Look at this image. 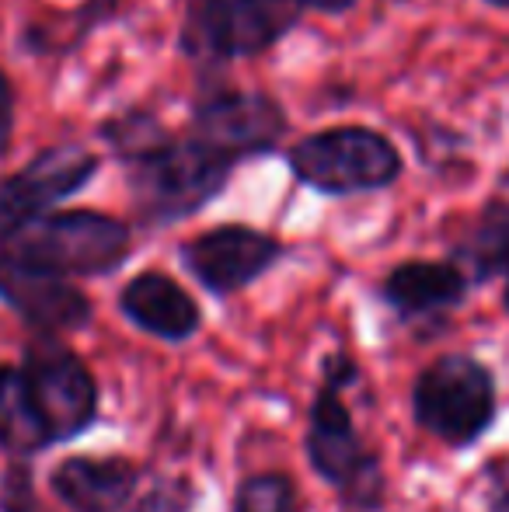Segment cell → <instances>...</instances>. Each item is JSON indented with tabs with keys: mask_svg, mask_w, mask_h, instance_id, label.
Returning a JSON list of instances; mask_svg holds the SVG:
<instances>
[{
	"mask_svg": "<svg viewBox=\"0 0 509 512\" xmlns=\"http://www.w3.org/2000/svg\"><path fill=\"white\" fill-rule=\"evenodd\" d=\"M28 411L46 446L81 436L98 411V387L88 366L60 342H35L18 366Z\"/></svg>",
	"mask_w": 509,
	"mask_h": 512,
	"instance_id": "6",
	"label": "cell"
},
{
	"mask_svg": "<svg viewBox=\"0 0 509 512\" xmlns=\"http://www.w3.org/2000/svg\"><path fill=\"white\" fill-rule=\"evenodd\" d=\"M304 14L300 0H196L182 46L203 60H241L272 49Z\"/></svg>",
	"mask_w": 509,
	"mask_h": 512,
	"instance_id": "7",
	"label": "cell"
},
{
	"mask_svg": "<svg viewBox=\"0 0 509 512\" xmlns=\"http://www.w3.org/2000/svg\"><path fill=\"white\" fill-rule=\"evenodd\" d=\"M192 126L199 140L245 161L252 154L276 150L279 136L286 133V112L258 91H220L199 102Z\"/></svg>",
	"mask_w": 509,
	"mask_h": 512,
	"instance_id": "10",
	"label": "cell"
},
{
	"mask_svg": "<svg viewBox=\"0 0 509 512\" xmlns=\"http://www.w3.org/2000/svg\"><path fill=\"white\" fill-rule=\"evenodd\" d=\"M119 307L136 328L150 331L164 342H185L203 324L196 300L175 279L161 276V272H143V276L129 279L123 297H119Z\"/></svg>",
	"mask_w": 509,
	"mask_h": 512,
	"instance_id": "13",
	"label": "cell"
},
{
	"mask_svg": "<svg viewBox=\"0 0 509 512\" xmlns=\"http://www.w3.org/2000/svg\"><path fill=\"white\" fill-rule=\"evenodd\" d=\"M98 157L74 143L46 147L35 154L18 175L0 182V241L11 237L28 220L42 216L53 203L74 196L95 178Z\"/></svg>",
	"mask_w": 509,
	"mask_h": 512,
	"instance_id": "8",
	"label": "cell"
},
{
	"mask_svg": "<svg viewBox=\"0 0 509 512\" xmlns=\"http://www.w3.org/2000/svg\"><path fill=\"white\" fill-rule=\"evenodd\" d=\"M492 7H509V0H489Z\"/></svg>",
	"mask_w": 509,
	"mask_h": 512,
	"instance_id": "21",
	"label": "cell"
},
{
	"mask_svg": "<svg viewBox=\"0 0 509 512\" xmlns=\"http://www.w3.org/2000/svg\"><path fill=\"white\" fill-rule=\"evenodd\" d=\"M471 279L454 262H405L384 279V300L405 321L457 307Z\"/></svg>",
	"mask_w": 509,
	"mask_h": 512,
	"instance_id": "14",
	"label": "cell"
},
{
	"mask_svg": "<svg viewBox=\"0 0 509 512\" xmlns=\"http://www.w3.org/2000/svg\"><path fill=\"white\" fill-rule=\"evenodd\" d=\"M0 488H4V495H0V506H4V512H28V509H35L32 474H28L25 467H11Z\"/></svg>",
	"mask_w": 509,
	"mask_h": 512,
	"instance_id": "18",
	"label": "cell"
},
{
	"mask_svg": "<svg viewBox=\"0 0 509 512\" xmlns=\"http://www.w3.org/2000/svg\"><path fill=\"white\" fill-rule=\"evenodd\" d=\"M286 161L300 182L325 196L377 192L401 175L398 147L367 126H335L307 136L293 143Z\"/></svg>",
	"mask_w": 509,
	"mask_h": 512,
	"instance_id": "4",
	"label": "cell"
},
{
	"mask_svg": "<svg viewBox=\"0 0 509 512\" xmlns=\"http://www.w3.org/2000/svg\"><path fill=\"white\" fill-rule=\"evenodd\" d=\"M0 300L42 331H77L91 321V300L67 276L0 251Z\"/></svg>",
	"mask_w": 509,
	"mask_h": 512,
	"instance_id": "11",
	"label": "cell"
},
{
	"mask_svg": "<svg viewBox=\"0 0 509 512\" xmlns=\"http://www.w3.org/2000/svg\"><path fill=\"white\" fill-rule=\"evenodd\" d=\"M457 262L468 265L475 283H489L496 276H509V203L492 199L482 209L471 234L457 248Z\"/></svg>",
	"mask_w": 509,
	"mask_h": 512,
	"instance_id": "15",
	"label": "cell"
},
{
	"mask_svg": "<svg viewBox=\"0 0 509 512\" xmlns=\"http://www.w3.org/2000/svg\"><path fill=\"white\" fill-rule=\"evenodd\" d=\"M11 129H14V91H11L7 74L0 70V154H4L7 143H11Z\"/></svg>",
	"mask_w": 509,
	"mask_h": 512,
	"instance_id": "19",
	"label": "cell"
},
{
	"mask_svg": "<svg viewBox=\"0 0 509 512\" xmlns=\"http://www.w3.org/2000/svg\"><path fill=\"white\" fill-rule=\"evenodd\" d=\"M234 512H297V492L286 474H255L234 495Z\"/></svg>",
	"mask_w": 509,
	"mask_h": 512,
	"instance_id": "17",
	"label": "cell"
},
{
	"mask_svg": "<svg viewBox=\"0 0 509 512\" xmlns=\"http://www.w3.org/2000/svg\"><path fill=\"white\" fill-rule=\"evenodd\" d=\"M356 380L353 359L335 356L328 363V377L311 401V425H307V457L311 467L342 495L353 509H381L384 471L374 453L363 446L353 425L342 387Z\"/></svg>",
	"mask_w": 509,
	"mask_h": 512,
	"instance_id": "2",
	"label": "cell"
},
{
	"mask_svg": "<svg viewBox=\"0 0 509 512\" xmlns=\"http://www.w3.org/2000/svg\"><path fill=\"white\" fill-rule=\"evenodd\" d=\"M503 304H506V310H509V276H506V297H503Z\"/></svg>",
	"mask_w": 509,
	"mask_h": 512,
	"instance_id": "22",
	"label": "cell"
},
{
	"mask_svg": "<svg viewBox=\"0 0 509 512\" xmlns=\"http://www.w3.org/2000/svg\"><path fill=\"white\" fill-rule=\"evenodd\" d=\"M49 481L70 512H119L133 499L140 471L119 457H70Z\"/></svg>",
	"mask_w": 509,
	"mask_h": 512,
	"instance_id": "12",
	"label": "cell"
},
{
	"mask_svg": "<svg viewBox=\"0 0 509 512\" xmlns=\"http://www.w3.org/2000/svg\"><path fill=\"white\" fill-rule=\"evenodd\" d=\"M0 446L18 457L46 450L39 425L28 411L25 391H21L18 366H0Z\"/></svg>",
	"mask_w": 509,
	"mask_h": 512,
	"instance_id": "16",
	"label": "cell"
},
{
	"mask_svg": "<svg viewBox=\"0 0 509 512\" xmlns=\"http://www.w3.org/2000/svg\"><path fill=\"white\" fill-rule=\"evenodd\" d=\"M283 258L279 241L255 227H241V223H227V227H213L206 234L192 237L182 244V262L199 283L217 297L245 290L258 276L272 269Z\"/></svg>",
	"mask_w": 509,
	"mask_h": 512,
	"instance_id": "9",
	"label": "cell"
},
{
	"mask_svg": "<svg viewBox=\"0 0 509 512\" xmlns=\"http://www.w3.org/2000/svg\"><path fill=\"white\" fill-rule=\"evenodd\" d=\"M4 251L60 276H105L129 255V227L95 209L42 213L4 237Z\"/></svg>",
	"mask_w": 509,
	"mask_h": 512,
	"instance_id": "3",
	"label": "cell"
},
{
	"mask_svg": "<svg viewBox=\"0 0 509 512\" xmlns=\"http://www.w3.org/2000/svg\"><path fill=\"white\" fill-rule=\"evenodd\" d=\"M304 7H314V11H328V14H335V11H349V7L356 4V0H300Z\"/></svg>",
	"mask_w": 509,
	"mask_h": 512,
	"instance_id": "20",
	"label": "cell"
},
{
	"mask_svg": "<svg viewBox=\"0 0 509 512\" xmlns=\"http://www.w3.org/2000/svg\"><path fill=\"white\" fill-rule=\"evenodd\" d=\"M133 129L136 136H126L116 126L109 133L119 136L136 206L150 223H171L203 209L224 189L238 164V157L224 154L199 136L164 140L150 119H133Z\"/></svg>",
	"mask_w": 509,
	"mask_h": 512,
	"instance_id": "1",
	"label": "cell"
},
{
	"mask_svg": "<svg viewBox=\"0 0 509 512\" xmlns=\"http://www.w3.org/2000/svg\"><path fill=\"white\" fill-rule=\"evenodd\" d=\"M503 182H506V185H509V168H506V178H503Z\"/></svg>",
	"mask_w": 509,
	"mask_h": 512,
	"instance_id": "23",
	"label": "cell"
},
{
	"mask_svg": "<svg viewBox=\"0 0 509 512\" xmlns=\"http://www.w3.org/2000/svg\"><path fill=\"white\" fill-rule=\"evenodd\" d=\"M415 422L450 446H471L496 422L492 373L471 356H443L419 373L412 391Z\"/></svg>",
	"mask_w": 509,
	"mask_h": 512,
	"instance_id": "5",
	"label": "cell"
}]
</instances>
